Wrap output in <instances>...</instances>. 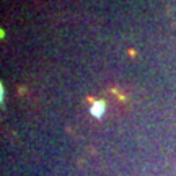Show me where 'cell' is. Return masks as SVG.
<instances>
[{"label":"cell","instance_id":"obj_1","mask_svg":"<svg viewBox=\"0 0 176 176\" xmlns=\"http://www.w3.org/2000/svg\"><path fill=\"white\" fill-rule=\"evenodd\" d=\"M90 113L93 114L95 118H101V116H103V113H105V103H101V101L95 103V105L91 106Z\"/></svg>","mask_w":176,"mask_h":176}]
</instances>
